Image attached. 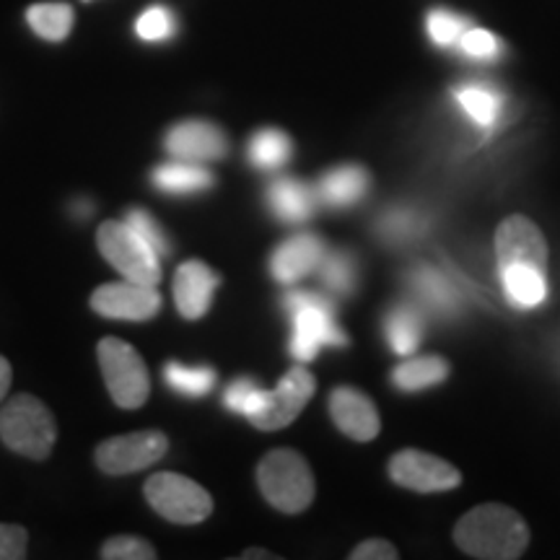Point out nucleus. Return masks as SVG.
I'll list each match as a JSON object with an SVG mask.
<instances>
[{"label": "nucleus", "mask_w": 560, "mask_h": 560, "mask_svg": "<svg viewBox=\"0 0 560 560\" xmlns=\"http://www.w3.org/2000/svg\"><path fill=\"white\" fill-rule=\"evenodd\" d=\"M223 402L231 412H240V416L252 420L268 402V389H262L260 384L252 380H236L229 384Z\"/></svg>", "instance_id": "29"}, {"label": "nucleus", "mask_w": 560, "mask_h": 560, "mask_svg": "<svg viewBox=\"0 0 560 560\" xmlns=\"http://www.w3.org/2000/svg\"><path fill=\"white\" fill-rule=\"evenodd\" d=\"M100 363L104 382L117 408L136 410L149 400L151 380L143 359L130 342L117 338H104L100 342Z\"/></svg>", "instance_id": "5"}, {"label": "nucleus", "mask_w": 560, "mask_h": 560, "mask_svg": "<svg viewBox=\"0 0 560 560\" xmlns=\"http://www.w3.org/2000/svg\"><path fill=\"white\" fill-rule=\"evenodd\" d=\"M73 210H75V215H81V219H86V215L91 213V202L89 200H79L73 206Z\"/></svg>", "instance_id": "38"}, {"label": "nucleus", "mask_w": 560, "mask_h": 560, "mask_svg": "<svg viewBox=\"0 0 560 560\" xmlns=\"http://www.w3.org/2000/svg\"><path fill=\"white\" fill-rule=\"evenodd\" d=\"M0 439L24 457L47 459L58 439V425L45 402L32 395H16L0 410Z\"/></svg>", "instance_id": "3"}, {"label": "nucleus", "mask_w": 560, "mask_h": 560, "mask_svg": "<svg viewBox=\"0 0 560 560\" xmlns=\"http://www.w3.org/2000/svg\"><path fill=\"white\" fill-rule=\"evenodd\" d=\"M96 244L112 268L128 280L145 285H156L161 280L159 255L125 221H104L96 231Z\"/></svg>", "instance_id": "6"}, {"label": "nucleus", "mask_w": 560, "mask_h": 560, "mask_svg": "<svg viewBox=\"0 0 560 560\" xmlns=\"http://www.w3.org/2000/svg\"><path fill=\"white\" fill-rule=\"evenodd\" d=\"M454 542L472 558L514 560L527 550L529 527L514 509L501 503H482L457 522Z\"/></svg>", "instance_id": "1"}, {"label": "nucleus", "mask_w": 560, "mask_h": 560, "mask_svg": "<svg viewBox=\"0 0 560 560\" xmlns=\"http://www.w3.org/2000/svg\"><path fill=\"white\" fill-rule=\"evenodd\" d=\"M219 285V272L210 270L206 262L187 260L185 265H179L177 276H174V301H177L182 317L190 322L206 317Z\"/></svg>", "instance_id": "15"}, {"label": "nucleus", "mask_w": 560, "mask_h": 560, "mask_svg": "<svg viewBox=\"0 0 560 560\" xmlns=\"http://www.w3.org/2000/svg\"><path fill=\"white\" fill-rule=\"evenodd\" d=\"M9 387H11V363L0 355V400L9 395Z\"/></svg>", "instance_id": "37"}, {"label": "nucleus", "mask_w": 560, "mask_h": 560, "mask_svg": "<svg viewBox=\"0 0 560 560\" xmlns=\"http://www.w3.org/2000/svg\"><path fill=\"white\" fill-rule=\"evenodd\" d=\"M153 187L166 195H198L213 187V174H210L202 164L195 161H170L161 164L151 174Z\"/></svg>", "instance_id": "18"}, {"label": "nucleus", "mask_w": 560, "mask_h": 560, "mask_svg": "<svg viewBox=\"0 0 560 560\" xmlns=\"http://www.w3.org/2000/svg\"><path fill=\"white\" fill-rule=\"evenodd\" d=\"M283 310L291 317V355L299 363L314 361L322 348H342L346 332L335 322L332 299L314 291H293L283 299Z\"/></svg>", "instance_id": "2"}, {"label": "nucleus", "mask_w": 560, "mask_h": 560, "mask_svg": "<svg viewBox=\"0 0 560 560\" xmlns=\"http://www.w3.org/2000/svg\"><path fill=\"white\" fill-rule=\"evenodd\" d=\"M330 416L335 425L353 441H374L382 431L376 405L353 387H338L330 395Z\"/></svg>", "instance_id": "14"}, {"label": "nucleus", "mask_w": 560, "mask_h": 560, "mask_svg": "<svg viewBox=\"0 0 560 560\" xmlns=\"http://www.w3.org/2000/svg\"><path fill=\"white\" fill-rule=\"evenodd\" d=\"M327 247L319 236L314 234H299L285 240L280 247L272 252L270 257V272L278 283H296V280L306 278L312 270L319 268L325 260Z\"/></svg>", "instance_id": "16"}, {"label": "nucleus", "mask_w": 560, "mask_h": 560, "mask_svg": "<svg viewBox=\"0 0 560 560\" xmlns=\"http://www.w3.org/2000/svg\"><path fill=\"white\" fill-rule=\"evenodd\" d=\"M457 45L462 52L470 55L475 60H493L501 47L499 39H495L488 30H465Z\"/></svg>", "instance_id": "34"}, {"label": "nucleus", "mask_w": 560, "mask_h": 560, "mask_svg": "<svg viewBox=\"0 0 560 560\" xmlns=\"http://www.w3.org/2000/svg\"><path fill=\"white\" fill-rule=\"evenodd\" d=\"M265 501L283 514H301L314 501V475L306 459L293 450H276L257 467Z\"/></svg>", "instance_id": "4"}, {"label": "nucleus", "mask_w": 560, "mask_h": 560, "mask_svg": "<svg viewBox=\"0 0 560 560\" xmlns=\"http://www.w3.org/2000/svg\"><path fill=\"white\" fill-rule=\"evenodd\" d=\"M242 558L247 560V558H272V556H270V552H262V550H247Z\"/></svg>", "instance_id": "39"}, {"label": "nucleus", "mask_w": 560, "mask_h": 560, "mask_svg": "<svg viewBox=\"0 0 560 560\" xmlns=\"http://www.w3.org/2000/svg\"><path fill=\"white\" fill-rule=\"evenodd\" d=\"M425 24H429V37L436 42V45H441V47L457 45L459 37L467 30L465 19L457 16V13L444 11V9L431 11L429 13V21H425Z\"/></svg>", "instance_id": "32"}, {"label": "nucleus", "mask_w": 560, "mask_h": 560, "mask_svg": "<svg viewBox=\"0 0 560 560\" xmlns=\"http://www.w3.org/2000/svg\"><path fill=\"white\" fill-rule=\"evenodd\" d=\"M400 552L397 548L387 540H369V542H361L359 548L350 552V558L353 560H395Z\"/></svg>", "instance_id": "36"}, {"label": "nucleus", "mask_w": 560, "mask_h": 560, "mask_svg": "<svg viewBox=\"0 0 560 560\" xmlns=\"http://www.w3.org/2000/svg\"><path fill=\"white\" fill-rule=\"evenodd\" d=\"M317 192L306 182L293 177H280L268 187V208L272 215L285 223H304L312 219L317 208Z\"/></svg>", "instance_id": "17"}, {"label": "nucleus", "mask_w": 560, "mask_h": 560, "mask_svg": "<svg viewBox=\"0 0 560 560\" xmlns=\"http://www.w3.org/2000/svg\"><path fill=\"white\" fill-rule=\"evenodd\" d=\"M291 153H293L291 138L285 136L283 130H276V128L257 130L247 145L249 164L262 172L280 170V166L291 159Z\"/></svg>", "instance_id": "23"}, {"label": "nucleus", "mask_w": 560, "mask_h": 560, "mask_svg": "<svg viewBox=\"0 0 560 560\" xmlns=\"http://www.w3.org/2000/svg\"><path fill=\"white\" fill-rule=\"evenodd\" d=\"M170 450V441L161 431H138L115 436L96 446V465L107 475H130L156 465Z\"/></svg>", "instance_id": "8"}, {"label": "nucleus", "mask_w": 560, "mask_h": 560, "mask_svg": "<svg viewBox=\"0 0 560 560\" xmlns=\"http://www.w3.org/2000/svg\"><path fill=\"white\" fill-rule=\"evenodd\" d=\"M495 255H499V268L529 265L548 272V242L527 215H509L501 223L495 231Z\"/></svg>", "instance_id": "12"}, {"label": "nucleus", "mask_w": 560, "mask_h": 560, "mask_svg": "<svg viewBox=\"0 0 560 560\" xmlns=\"http://www.w3.org/2000/svg\"><path fill=\"white\" fill-rule=\"evenodd\" d=\"M32 32L47 42H62L73 30L75 13L68 3H34L26 11Z\"/></svg>", "instance_id": "25"}, {"label": "nucleus", "mask_w": 560, "mask_h": 560, "mask_svg": "<svg viewBox=\"0 0 560 560\" xmlns=\"http://www.w3.org/2000/svg\"><path fill=\"white\" fill-rule=\"evenodd\" d=\"M499 270L503 293L520 310H535L548 296V280H545L542 270L529 268V265H506Z\"/></svg>", "instance_id": "20"}, {"label": "nucleus", "mask_w": 560, "mask_h": 560, "mask_svg": "<svg viewBox=\"0 0 560 560\" xmlns=\"http://www.w3.org/2000/svg\"><path fill=\"white\" fill-rule=\"evenodd\" d=\"M125 223H128V226L136 231V234H140L143 236L145 242L151 244L153 247V252H156L159 257H166L172 252V244H170V240H166V234H164V229L159 226V221L153 219V215L149 213V210H143V208H132V210H128V213H125V219H122Z\"/></svg>", "instance_id": "31"}, {"label": "nucleus", "mask_w": 560, "mask_h": 560, "mask_svg": "<svg viewBox=\"0 0 560 560\" xmlns=\"http://www.w3.org/2000/svg\"><path fill=\"white\" fill-rule=\"evenodd\" d=\"M384 335H387L389 348L395 350L397 355H410L416 353L420 338H423V319H420V314L412 310V306L400 304L387 314Z\"/></svg>", "instance_id": "24"}, {"label": "nucleus", "mask_w": 560, "mask_h": 560, "mask_svg": "<svg viewBox=\"0 0 560 560\" xmlns=\"http://www.w3.org/2000/svg\"><path fill=\"white\" fill-rule=\"evenodd\" d=\"M164 382L185 397H202L215 387V371L210 366H185L172 361L164 366Z\"/></svg>", "instance_id": "27"}, {"label": "nucleus", "mask_w": 560, "mask_h": 560, "mask_svg": "<svg viewBox=\"0 0 560 560\" xmlns=\"http://www.w3.org/2000/svg\"><path fill=\"white\" fill-rule=\"evenodd\" d=\"M450 376V363L446 359H439V355H423V359L405 361L395 369L392 374V382H395L397 389L402 392H420L436 387Z\"/></svg>", "instance_id": "22"}, {"label": "nucleus", "mask_w": 560, "mask_h": 560, "mask_svg": "<svg viewBox=\"0 0 560 560\" xmlns=\"http://www.w3.org/2000/svg\"><path fill=\"white\" fill-rule=\"evenodd\" d=\"M314 389H317V382H314L312 371L304 366H293L289 374L278 382V387L268 392V402H265V408L252 418V425L260 431L285 429V425L299 418L304 405L312 400Z\"/></svg>", "instance_id": "10"}, {"label": "nucleus", "mask_w": 560, "mask_h": 560, "mask_svg": "<svg viewBox=\"0 0 560 560\" xmlns=\"http://www.w3.org/2000/svg\"><path fill=\"white\" fill-rule=\"evenodd\" d=\"M164 149L170 156L182 161H219L229 153V138L219 125L206 120H185L166 132Z\"/></svg>", "instance_id": "13"}, {"label": "nucleus", "mask_w": 560, "mask_h": 560, "mask_svg": "<svg viewBox=\"0 0 560 560\" xmlns=\"http://www.w3.org/2000/svg\"><path fill=\"white\" fill-rule=\"evenodd\" d=\"M91 310L107 319L145 322L153 319L161 312V293L156 291V285L136 283V280L107 283L94 291V296H91Z\"/></svg>", "instance_id": "11"}, {"label": "nucleus", "mask_w": 560, "mask_h": 560, "mask_svg": "<svg viewBox=\"0 0 560 560\" xmlns=\"http://www.w3.org/2000/svg\"><path fill=\"white\" fill-rule=\"evenodd\" d=\"M459 107L480 128H493L501 117V96L486 86H462L457 91Z\"/></svg>", "instance_id": "28"}, {"label": "nucleus", "mask_w": 560, "mask_h": 560, "mask_svg": "<svg viewBox=\"0 0 560 560\" xmlns=\"http://www.w3.org/2000/svg\"><path fill=\"white\" fill-rule=\"evenodd\" d=\"M136 32L143 42H166L177 32V19L166 5H151L149 11L140 13L136 21Z\"/></svg>", "instance_id": "30"}, {"label": "nucleus", "mask_w": 560, "mask_h": 560, "mask_svg": "<svg viewBox=\"0 0 560 560\" xmlns=\"http://www.w3.org/2000/svg\"><path fill=\"white\" fill-rule=\"evenodd\" d=\"M319 278L322 285L335 296H350L359 283V265L355 257L348 252H330L325 260L319 262Z\"/></svg>", "instance_id": "26"}, {"label": "nucleus", "mask_w": 560, "mask_h": 560, "mask_svg": "<svg viewBox=\"0 0 560 560\" xmlns=\"http://www.w3.org/2000/svg\"><path fill=\"white\" fill-rule=\"evenodd\" d=\"M145 499L164 520L174 524H200L213 511V499L198 482L177 472H156L145 482Z\"/></svg>", "instance_id": "7"}, {"label": "nucleus", "mask_w": 560, "mask_h": 560, "mask_svg": "<svg viewBox=\"0 0 560 560\" xmlns=\"http://www.w3.org/2000/svg\"><path fill=\"white\" fill-rule=\"evenodd\" d=\"M102 558L107 560H153L156 550L151 542L140 540V537H112V540L102 548Z\"/></svg>", "instance_id": "33"}, {"label": "nucleus", "mask_w": 560, "mask_h": 560, "mask_svg": "<svg viewBox=\"0 0 560 560\" xmlns=\"http://www.w3.org/2000/svg\"><path fill=\"white\" fill-rule=\"evenodd\" d=\"M389 478L416 493H444L462 482V475L452 462L420 450L397 452L389 459Z\"/></svg>", "instance_id": "9"}, {"label": "nucleus", "mask_w": 560, "mask_h": 560, "mask_svg": "<svg viewBox=\"0 0 560 560\" xmlns=\"http://www.w3.org/2000/svg\"><path fill=\"white\" fill-rule=\"evenodd\" d=\"M26 556V529L16 524H0V560H19Z\"/></svg>", "instance_id": "35"}, {"label": "nucleus", "mask_w": 560, "mask_h": 560, "mask_svg": "<svg viewBox=\"0 0 560 560\" xmlns=\"http://www.w3.org/2000/svg\"><path fill=\"white\" fill-rule=\"evenodd\" d=\"M369 192V174L361 166H338L317 185V198L330 208H350Z\"/></svg>", "instance_id": "19"}, {"label": "nucleus", "mask_w": 560, "mask_h": 560, "mask_svg": "<svg viewBox=\"0 0 560 560\" xmlns=\"http://www.w3.org/2000/svg\"><path fill=\"white\" fill-rule=\"evenodd\" d=\"M412 289L420 296L423 304H429L431 310L439 314H454L459 306V293L454 289V283L446 276H441L436 268H429V265H420V268L412 270Z\"/></svg>", "instance_id": "21"}]
</instances>
